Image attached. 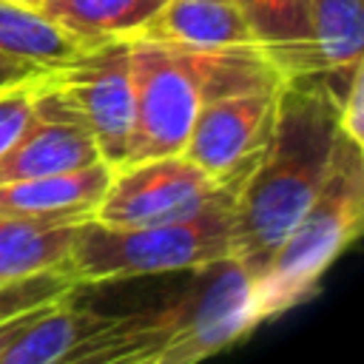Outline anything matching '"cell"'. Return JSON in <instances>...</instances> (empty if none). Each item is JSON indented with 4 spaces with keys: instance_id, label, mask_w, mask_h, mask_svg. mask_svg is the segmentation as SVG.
Wrapping results in <instances>:
<instances>
[{
    "instance_id": "obj_1",
    "label": "cell",
    "mask_w": 364,
    "mask_h": 364,
    "mask_svg": "<svg viewBox=\"0 0 364 364\" xmlns=\"http://www.w3.org/2000/svg\"><path fill=\"white\" fill-rule=\"evenodd\" d=\"M338 88L327 74L284 77L262 154L236 185L233 256L259 279L316 199L338 139Z\"/></svg>"
},
{
    "instance_id": "obj_2",
    "label": "cell",
    "mask_w": 364,
    "mask_h": 364,
    "mask_svg": "<svg viewBox=\"0 0 364 364\" xmlns=\"http://www.w3.org/2000/svg\"><path fill=\"white\" fill-rule=\"evenodd\" d=\"M179 296L119 316L111 364H196L259 327L256 279L236 256L191 270Z\"/></svg>"
},
{
    "instance_id": "obj_3",
    "label": "cell",
    "mask_w": 364,
    "mask_h": 364,
    "mask_svg": "<svg viewBox=\"0 0 364 364\" xmlns=\"http://www.w3.org/2000/svg\"><path fill=\"white\" fill-rule=\"evenodd\" d=\"M136 88V128L128 162L182 154L205 100L279 80L262 48L199 51L128 37Z\"/></svg>"
},
{
    "instance_id": "obj_4",
    "label": "cell",
    "mask_w": 364,
    "mask_h": 364,
    "mask_svg": "<svg viewBox=\"0 0 364 364\" xmlns=\"http://www.w3.org/2000/svg\"><path fill=\"white\" fill-rule=\"evenodd\" d=\"M364 222V156L361 145L338 134L327 176L287 230L264 273L256 279L259 324L307 301L330 264L355 242Z\"/></svg>"
},
{
    "instance_id": "obj_5",
    "label": "cell",
    "mask_w": 364,
    "mask_h": 364,
    "mask_svg": "<svg viewBox=\"0 0 364 364\" xmlns=\"http://www.w3.org/2000/svg\"><path fill=\"white\" fill-rule=\"evenodd\" d=\"M236 185L188 219L162 225H102L94 216L77 228L68 270L77 284H102L136 276L179 273L233 256Z\"/></svg>"
},
{
    "instance_id": "obj_6",
    "label": "cell",
    "mask_w": 364,
    "mask_h": 364,
    "mask_svg": "<svg viewBox=\"0 0 364 364\" xmlns=\"http://www.w3.org/2000/svg\"><path fill=\"white\" fill-rule=\"evenodd\" d=\"M48 85L91 131L100 159L119 171L128 165L136 128V88L128 37L85 46L63 65L43 71Z\"/></svg>"
},
{
    "instance_id": "obj_7",
    "label": "cell",
    "mask_w": 364,
    "mask_h": 364,
    "mask_svg": "<svg viewBox=\"0 0 364 364\" xmlns=\"http://www.w3.org/2000/svg\"><path fill=\"white\" fill-rule=\"evenodd\" d=\"M239 179H219L182 154L128 162L114 171L94 219L102 225H162L196 216Z\"/></svg>"
},
{
    "instance_id": "obj_8",
    "label": "cell",
    "mask_w": 364,
    "mask_h": 364,
    "mask_svg": "<svg viewBox=\"0 0 364 364\" xmlns=\"http://www.w3.org/2000/svg\"><path fill=\"white\" fill-rule=\"evenodd\" d=\"M282 82L284 77L205 100L182 156L210 176L242 179L267 142Z\"/></svg>"
},
{
    "instance_id": "obj_9",
    "label": "cell",
    "mask_w": 364,
    "mask_h": 364,
    "mask_svg": "<svg viewBox=\"0 0 364 364\" xmlns=\"http://www.w3.org/2000/svg\"><path fill=\"white\" fill-rule=\"evenodd\" d=\"M100 159L97 142L77 111L37 74L34 111L17 142L0 156V185L74 171Z\"/></svg>"
},
{
    "instance_id": "obj_10",
    "label": "cell",
    "mask_w": 364,
    "mask_h": 364,
    "mask_svg": "<svg viewBox=\"0 0 364 364\" xmlns=\"http://www.w3.org/2000/svg\"><path fill=\"white\" fill-rule=\"evenodd\" d=\"M134 37L199 51L259 48L239 0H165Z\"/></svg>"
},
{
    "instance_id": "obj_11",
    "label": "cell",
    "mask_w": 364,
    "mask_h": 364,
    "mask_svg": "<svg viewBox=\"0 0 364 364\" xmlns=\"http://www.w3.org/2000/svg\"><path fill=\"white\" fill-rule=\"evenodd\" d=\"M94 210L0 213V284L68 267L77 228Z\"/></svg>"
},
{
    "instance_id": "obj_12",
    "label": "cell",
    "mask_w": 364,
    "mask_h": 364,
    "mask_svg": "<svg viewBox=\"0 0 364 364\" xmlns=\"http://www.w3.org/2000/svg\"><path fill=\"white\" fill-rule=\"evenodd\" d=\"M74 293L77 290L48 304L0 355V364H77L82 347L111 321V316L77 307Z\"/></svg>"
},
{
    "instance_id": "obj_13",
    "label": "cell",
    "mask_w": 364,
    "mask_h": 364,
    "mask_svg": "<svg viewBox=\"0 0 364 364\" xmlns=\"http://www.w3.org/2000/svg\"><path fill=\"white\" fill-rule=\"evenodd\" d=\"M361 57L364 0H310L301 74H347Z\"/></svg>"
},
{
    "instance_id": "obj_14",
    "label": "cell",
    "mask_w": 364,
    "mask_h": 364,
    "mask_svg": "<svg viewBox=\"0 0 364 364\" xmlns=\"http://www.w3.org/2000/svg\"><path fill=\"white\" fill-rule=\"evenodd\" d=\"M114 171L97 159L91 165L46 173L34 179H17L0 185V213H60V210H94L111 182Z\"/></svg>"
},
{
    "instance_id": "obj_15",
    "label": "cell",
    "mask_w": 364,
    "mask_h": 364,
    "mask_svg": "<svg viewBox=\"0 0 364 364\" xmlns=\"http://www.w3.org/2000/svg\"><path fill=\"white\" fill-rule=\"evenodd\" d=\"M165 0H46L40 11L82 48L134 37Z\"/></svg>"
},
{
    "instance_id": "obj_16",
    "label": "cell",
    "mask_w": 364,
    "mask_h": 364,
    "mask_svg": "<svg viewBox=\"0 0 364 364\" xmlns=\"http://www.w3.org/2000/svg\"><path fill=\"white\" fill-rule=\"evenodd\" d=\"M82 46L51 23L40 9L0 0V54L23 60L40 71L68 63Z\"/></svg>"
},
{
    "instance_id": "obj_17",
    "label": "cell",
    "mask_w": 364,
    "mask_h": 364,
    "mask_svg": "<svg viewBox=\"0 0 364 364\" xmlns=\"http://www.w3.org/2000/svg\"><path fill=\"white\" fill-rule=\"evenodd\" d=\"M250 31L282 77H299L307 48L310 0H239Z\"/></svg>"
},
{
    "instance_id": "obj_18",
    "label": "cell",
    "mask_w": 364,
    "mask_h": 364,
    "mask_svg": "<svg viewBox=\"0 0 364 364\" xmlns=\"http://www.w3.org/2000/svg\"><path fill=\"white\" fill-rule=\"evenodd\" d=\"M77 287L80 284H77V279L71 276L68 267L46 270V273L26 276V279H17V282H6V284H0V321L20 313V310L54 301V299H60V296H65Z\"/></svg>"
},
{
    "instance_id": "obj_19",
    "label": "cell",
    "mask_w": 364,
    "mask_h": 364,
    "mask_svg": "<svg viewBox=\"0 0 364 364\" xmlns=\"http://www.w3.org/2000/svg\"><path fill=\"white\" fill-rule=\"evenodd\" d=\"M40 74V71H37ZM37 74L0 85V156L17 142L23 134L37 97Z\"/></svg>"
},
{
    "instance_id": "obj_20",
    "label": "cell",
    "mask_w": 364,
    "mask_h": 364,
    "mask_svg": "<svg viewBox=\"0 0 364 364\" xmlns=\"http://www.w3.org/2000/svg\"><path fill=\"white\" fill-rule=\"evenodd\" d=\"M364 63L355 65L338 97V131L364 148Z\"/></svg>"
},
{
    "instance_id": "obj_21",
    "label": "cell",
    "mask_w": 364,
    "mask_h": 364,
    "mask_svg": "<svg viewBox=\"0 0 364 364\" xmlns=\"http://www.w3.org/2000/svg\"><path fill=\"white\" fill-rule=\"evenodd\" d=\"M68 296V293H65ZM63 299V296H60ZM57 301V299H54ZM54 301H46V304H37V307H28V310H20V313H14V316H9V318H3L0 321V355L23 336V330L34 321V318H40L43 316V310L48 307V304H54Z\"/></svg>"
},
{
    "instance_id": "obj_22",
    "label": "cell",
    "mask_w": 364,
    "mask_h": 364,
    "mask_svg": "<svg viewBox=\"0 0 364 364\" xmlns=\"http://www.w3.org/2000/svg\"><path fill=\"white\" fill-rule=\"evenodd\" d=\"M37 71H40V68H34V65H28V63H23V60H14V57L0 54V85H9V82L23 80V77H31V74H37Z\"/></svg>"
},
{
    "instance_id": "obj_23",
    "label": "cell",
    "mask_w": 364,
    "mask_h": 364,
    "mask_svg": "<svg viewBox=\"0 0 364 364\" xmlns=\"http://www.w3.org/2000/svg\"><path fill=\"white\" fill-rule=\"evenodd\" d=\"M6 3H17V6H28V9H40L46 0H6Z\"/></svg>"
}]
</instances>
